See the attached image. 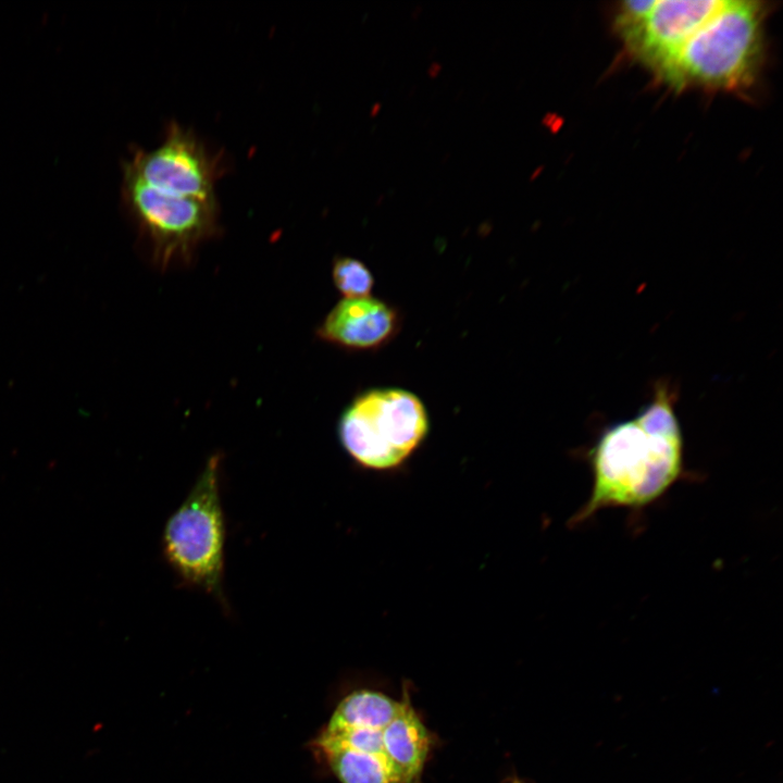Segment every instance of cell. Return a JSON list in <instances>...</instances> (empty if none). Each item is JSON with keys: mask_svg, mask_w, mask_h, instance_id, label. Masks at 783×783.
Here are the masks:
<instances>
[{"mask_svg": "<svg viewBox=\"0 0 783 783\" xmlns=\"http://www.w3.org/2000/svg\"><path fill=\"white\" fill-rule=\"evenodd\" d=\"M123 172L162 194L196 199L215 198L220 174L217 159L191 130L175 122L159 147L135 150Z\"/></svg>", "mask_w": 783, "mask_h": 783, "instance_id": "6", "label": "cell"}, {"mask_svg": "<svg viewBox=\"0 0 783 783\" xmlns=\"http://www.w3.org/2000/svg\"><path fill=\"white\" fill-rule=\"evenodd\" d=\"M427 410L413 393L396 387L358 394L341 412L337 435L349 458L361 469L399 470L425 440Z\"/></svg>", "mask_w": 783, "mask_h": 783, "instance_id": "4", "label": "cell"}, {"mask_svg": "<svg viewBox=\"0 0 783 783\" xmlns=\"http://www.w3.org/2000/svg\"><path fill=\"white\" fill-rule=\"evenodd\" d=\"M399 701L385 694L358 689L339 701L326 726L383 731L396 716Z\"/></svg>", "mask_w": 783, "mask_h": 783, "instance_id": "10", "label": "cell"}, {"mask_svg": "<svg viewBox=\"0 0 783 783\" xmlns=\"http://www.w3.org/2000/svg\"><path fill=\"white\" fill-rule=\"evenodd\" d=\"M123 200L150 244L160 269L188 263L197 248L217 233L219 206L214 199L162 194L123 172Z\"/></svg>", "mask_w": 783, "mask_h": 783, "instance_id": "5", "label": "cell"}, {"mask_svg": "<svg viewBox=\"0 0 783 783\" xmlns=\"http://www.w3.org/2000/svg\"><path fill=\"white\" fill-rule=\"evenodd\" d=\"M340 783H403L385 754H369L345 748L319 750Z\"/></svg>", "mask_w": 783, "mask_h": 783, "instance_id": "11", "label": "cell"}, {"mask_svg": "<svg viewBox=\"0 0 783 783\" xmlns=\"http://www.w3.org/2000/svg\"><path fill=\"white\" fill-rule=\"evenodd\" d=\"M332 278L337 290L347 299L371 296L374 277L369 268L351 257H338L332 266Z\"/></svg>", "mask_w": 783, "mask_h": 783, "instance_id": "12", "label": "cell"}, {"mask_svg": "<svg viewBox=\"0 0 783 783\" xmlns=\"http://www.w3.org/2000/svg\"><path fill=\"white\" fill-rule=\"evenodd\" d=\"M221 453L209 457L183 502L167 518L161 548L181 586L210 595L228 613L223 588L227 530L221 501Z\"/></svg>", "mask_w": 783, "mask_h": 783, "instance_id": "3", "label": "cell"}, {"mask_svg": "<svg viewBox=\"0 0 783 783\" xmlns=\"http://www.w3.org/2000/svg\"><path fill=\"white\" fill-rule=\"evenodd\" d=\"M766 10L759 1H720L658 77L676 89L749 87L762 61Z\"/></svg>", "mask_w": 783, "mask_h": 783, "instance_id": "2", "label": "cell"}, {"mask_svg": "<svg viewBox=\"0 0 783 783\" xmlns=\"http://www.w3.org/2000/svg\"><path fill=\"white\" fill-rule=\"evenodd\" d=\"M588 462L592 490L572 524L605 508L638 509L660 498L683 471V435L670 391L659 387L635 417L608 426Z\"/></svg>", "mask_w": 783, "mask_h": 783, "instance_id": "1", "label": "cell"}, {"mask_svg": "<svg viewBox=\"0 0 783 783\" xmlns=\"http://www.w3.org/2000/svg\"><path fill=\"white\" fill-rule=\"evenodd\" d=\"M719 0H655L636 23L618 32L632 57L658 77Z\"/></svg>", "mask_w": 783, "mask_h": 783, "instance_id": "7", "label": "cell"}, {"mask_svg": "<svg viewBox=\"0 0 783 783\" xmlns=\"http://www.w3.org/2000/svg\"><path fill=\"white\" fill-rule=\"evenodd\" d=\"M400 328L395 307L375 297L339 300L326 314L316 335L321 340L352 351L376 350Z\"/></svg>", "mask_w": 783, "mask_h": 783, "instance_id": "8", "label": "cell"}, {"mask_svg": "<svg viewBox=\"0 0 783 783\" xmlns=\"http://www.w3.org/2000/svg\"><path fill=\"white\" fill-rule=\"evenodd\" d=\"M511 783H521L518 779H514Z\"/></svg>", "mask_w": 783, "mask_h": 783, "instance_id": "13", "label": "cell"}, {"mask_svg": "<svg viewBox=\"0 0 783 783\" xmlns=\"http://www.w3.org/2000/svg\"><path fill=\"white\" fill-rule=\"evenodd\" d=\"M382 739L383 751L402 782L414 783L427 758L430 735L407 696L399 701L396 716L382 731Z\"/></svg>", "mask_w": 783, "mask_h": 783, "instance_id": "9", "label": "cell"}]
</instances>
